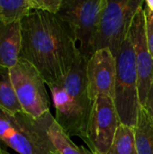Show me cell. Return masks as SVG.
<instances>
[{
    "label": "cell",
    "instance_id": "6da1fadb",
    "mask_svg": "<svg viewBox=\"0 0 153 154\" xmlns=\"http://www.w3.org/2000/svg\"><path fill=\"white\" fill-rule=\"evenodd\" d=\"M21 33L20 59L30 62L46 85L69 72L79 51L69 28L56 14L31 12L21 21Z\"/></svg>",
    "mask_w": 153,
    "mask_h": 154
},
{
    "label": "cell",
    "instance_id": "7a4b0ae2",
    "mask_svg": "<svg viewBox=\"0 0 153 154\" xmlns=\"http://www.w3.org/2000/svg\"><path fill=\"white\" fill-rule=\"evenodd\" d=\"M87 60L79 52L69 72L57 82L48 85L55 108V121L69 137L78 136L84 143H87L94 104L87 90Z\"/></svg>",
    "mask_w": 153,
    "mask_h": 154
},
{
    "label": "cell",
    "instance_id": "3957f363",
    "mask_svg": "<svg viewBox=\"0 0 153 154\" xmlns=\"http://www.w3.org/2000/svg\"><path fill=\"white\" fill-rule=\"evenodd\" d=\"M0 142L19 154H56L45 128L44 116L34 119L24 113L0 110Z\"/></svg>",
    "mask_w": 153,
    "mask_h": 154
},
{
    "label": "cell",
    "instance_id": "277c9868",
    "mask_svg": "<svg viewBox=\"0 0 153 154\" xmlns=\"http://www.w3.org/2000/svg\"><path fill=\"white\" fill-rule=\"evenodd\" d=\"M107 0H62L57 16L67 25L80 54L88 60L95 44Z\"/></svg>",
    "mask_w": 153,
    "mask_h": 154
},
{
    "label": "cell",
    "instance_id": "5b68a950",
    "mask_svg": "<svg viewBox=\"0 0 153 154\" xmlns=\"http://www.w3.org/2000/svg\"><path fill=\"white\" fill-rule=\"evenodd\" d=\"M115 62L116 79L114 103L121 124L134 128L141 104L135 54L129 35L115 57Z\"/></svg>",
    "mask_w": 153,
    "mask_h": 154
},
{
    "label": "cell",
    "instance_id": "8992f818",
    "mask_svg": "<svg viewBox=\"0 0 153 154\" xmlns=\"http://www.w3.org/2000/svg\"><path fill=\"white\" fill-rule=\"evenodd\" d=\"M144 0L108 1L102 13L95 50L108 49L115 58L127 39L133 21Z\"/></svg>",
    "mask_w": 153,
    "mask_h": 154
},
{
    "label": "cell",
    "instance_id": "52a82bcc",
    "mask_svg": "<svg viewBox=\"0 0 153 154\" xmlns=\"http://www.w3.org/2000/svg\"><path fill=\"white\" fill-rule=\"evenodd\" d=\"M12 83L24 114L39 119L50 112L46 83L39 71L27 60L19 59L10 69Z\"/></svg>",
    "mask_w": 153,
    "mask_h": 154
},
{
    "label": "cell",
    "instance_id": "ba28073f",
    "mask_svg": "<svg viewBox=\"0 0 153 154\" xmlns=\"http://www.w3.org/2000/svg\"><path fill=\"white\" fill-rule=\"evenodd\" d=\"M121 121L114 99L99 96L94 101L87 133V144L96 154H106Z\"/></svg>",
    "mask_w": 153,
    "mask_h": 154
},
{
    "label": "cell",
    "instance_id": "9c48e42d",
    "mask_svg": "<svg viewBox=\"0 0 153 154\" xmlns=\"http://www.w3.org/2000/svg\"><path fill=\"white\" fill-rule=\"evenodd\" d=\"M129 36L135 54L139 79L140 104L141 106L143 107L153 82V57L150 51L146 38L143 5L135 14L130 28Z\"/></svg>",
    "mask_w": 153,
    "mask_h": 154
},
{
    "label": "cell",
    "instance_id": "30bf717a",
    "mask_svg": "<svg viewBox=\"0 0 153 154\" xmlns=\"http://www.w3.org/2000/svg\"><path fill=\"white\" fill-rule=\"evenodd\" d=\"M116 79V62L108 49L96 51L87 64V84L90 99L99 96L114 99Z\"/></svg>",
    "mask_w": 153,
    "mask_h": 154
},
{
    "label": "cell",
    "instance_id": "8fae6325",
    "mask_svg": "<svg viewBox=\"0 0 153 154\" xmlns=\"http://www.w3.org/2000/svg\"><path fill=\"white\" fill-rule=\"evenodd\" d=\"M22 45L21 22H0V66L11 69L18 62Z\"/></svg>",
    "mask_w": 153,
    "mask_h": 154
},
{
    "label": "cell",
    "instance_id": "7c38bea8",
    "mask_svg": "<svg viewBox=\"0 0 153 154\" xmlns=\"http://www.w3.org/2000/svg\"><path fill=\"white\" fill-rule=\"evenodd\" d=\"M44 122L48 136L59 154H96L86 147L75 144L57 124L50 112L44 115Z\"/></svg>",
    "mask_w": 153,
    "mask_h": 154
},
{
    "label": "cell",
    "instance_id": "4fadbf2b",
    "mask_svg": "<svg viewBox=\"0 0 153 154\" xmlns=\"http://www.w3.org/2000/svg\"><path fill=\"white\" fill-rule=\"evenodd\" d=\"M134 129L138 154H153V120L148 111L141 106Z\"/></svg>",
    "mask_w": 153,
    "mask_h": 154
},
{
    "label": "cell",
    "instance_id": "5bb4252c",
    "mask_svg": "<svg viewBox=\"0 0 153 154\" xmlns=\"http://www.w3.org/2000/svg\"><path fill=\"white\" fill-rule=\"evenodd\" d=\"M0 110L12 116L23 113L12 83L10 69L3 66H0Z\"/></svg>",
    "mask_w": 153,
    "mask_h": 154
},
{
    "label": "cell",
    "instance_id": "9a60e30c",
    "mask_svg": "<svg viewBox=\"0 0 153 154\" xmlns=\"http://www.w3.org/2000/svg\"><path fill=\"white\" fill-rule=\"evenodd\" d=\"M31 10V0H0V22L6 24L19 23Z\"/></svg>",
    "mask_w": 153,
    "mask_h": 154
},
{
    "label": "cell",
    "instance_id": "2e32d148",
    "mask_svg": "<svg viewBox=\"0 0 153 154\" xmlns=\"http://www.w3.org/2000/svg\"><path fill=\"white\" fill-rule=\"evenodd\" d=\"M106 154H138L134 129L121 124L115 132L112 144Z\"/></svg>",
    "mask_w": 153,
    "mask_h": 154
},
{
    "label": "cell",
    "instance_id": "e0dca14e",
    "mask_svg": "<svg viewBox=\"0 0 153 154\" xmlns=\"http://www.w3.org/2000/svg\"><path fill=\"white\" fill-rule=\"evenodd\" d=\"M62 4V0H31L32 9L34 11H45L57 14Z\"/></svg>",
    "mask_w": 153,
    "mask_h": 154
},
{
    "label": "cell",
    "instance_id": "ac0fdd59",
    "mask_svg": "<svg viewBox=\"0 0 153 154\" xmlns=\"http://www.w3.org/2000/svg\"><path fill=\"white\" fill-rule=\"evenodd\" d=\"M144 18H145V31L146 38L150 51L153 57V12L150 10L145 4H143Z\"/></svg>",
    "mask_w": 153,
    "mask_h": 154
},
{
    "label": "cell",
    "instance_id": "d6986e66",
    "mask_svg": "<svg viewBox=\"0 0 153 154\" xmlns=\"http://www.w3.org/2000/svg\"><path fill=\"white\" fill-rule=\"evenodd\" d=\"M143 107L148 111V113L150 114L151 117L152 118L153 120V82L152 85H151V90L149 92L145 106Z\"/></svg>",
    "mask_w": 153,
    "mask_h": 154
},
{
    "label": "cell",
    "instance_id": "ffe728a7",
    "mask_svg": "<svg viewBox=\"0 0 153 154\" xmlns=\"http://www.w3.org/2000/svg\"><path fill=\"white\" fill-rule=\"evenodd\" d=\"M144 4L150 10H151L153 12V0H146L144 1Z\"/></svg>",
    "mask_w": 153,
    "mask_h": 154
},
{
    "label": "cell",
    "instance_id": "44dd1931",
    "mask_svg": "<svg viewBox=\"0 0 153 154\" xmlns=\"http://www.w3.org/2000/svg\"><path fill=\"white\" fill-rule=\"evenodd\" d=\"M0 154H9L7 152H6V150H5V149H3L1 146H0Z\"/></svg>",
    "mask_w": 153,
    "mask_h": 154
},
{
    "label": "cell",
    "instance_id": "7402d4cb",
    "mask_svg": "<svg viewBox=\"0 0 153 154\" xmlns=\"http://www.w3.org/2000/svg\"><path fill=\"white\" fill-rule=\"evenodd\" d=\"M56 154H59V153H58V152H57V153H56Z\"/></svg>",
    "mask_w": 153,
    "mask_h": 154
}]
</instances>
